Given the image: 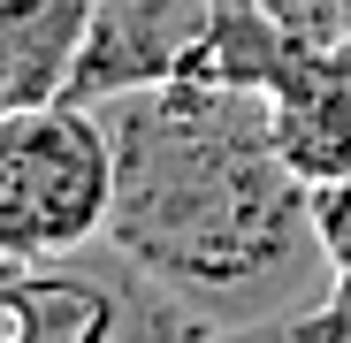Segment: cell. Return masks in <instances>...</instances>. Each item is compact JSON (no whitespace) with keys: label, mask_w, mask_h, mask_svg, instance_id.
Masks as SVG:
<instances>
[{"label":"cell","mask_w":351,"mask_h":343,"mask_svg":"<svg viewBox=\"0 0 351 343\" xmlns=\"http://www.w3.org/2000/svg\"><path fill=\"white\" fill-rule=\"evenodd\" d=\"M99 123L114 145L107 244L214 335L290 328L328 298L313 183L282 160L267 92L176 77L99 99Z\"/></svg>","instance_id":"obj_1"},{"label":"cell","mask_w":351,"mask_h":343,"mask_svg":"<svg viewBox=\"0 0 351 343\" xmlns=\"http://www.w3.org/2000/svg\"><path fill=\"white\" fill-rule=\"evenodd\" d=\"M114 214V145L99 107L38 99L0 123V252L53 259L107 237Z\"/></svg>","instance_id":"obj_2"},{"label":"cell","mask_w":351,"mask_h":343,"mask_svg":"<svg viewBox=\"0 0 351 343\" xmlns=\"http://www.w3.org/2000/svg\"><path fill=\"white\" fill-rule=\"evenodd\" d=\"M214 328L160 282L99 244L8 259L0 252V343H206Z\"/></svg>","instance_id":"obj_3"},{"label":"cell","mask_w":351,"mask_h":343,"mask_svg":"<svg viewBox=\"0 0 351 343\" xmlns=\"http://www.w3.org/2000/svg\"><path fill=\"white\" fill-rule=\"evenodd\" d=\"M214 16H221V0H99L69 99L99 107L114 92L199 77V53L214 38Z\"/></svg>","instance_id":"obj_4"},{"label":"cell","mask_w":351,"mask_h":343,"mask_svg":"<svg viewBox=\"0 0 351 343\" xmlns=\"http://www.w3.org/2000/svg\"><path fill=\"white\" fill-rule=\"evenodd\" d=\"M275 114V145L298 176L321 191L336 176H351V69L328 53H298L282 69V84L267 92Z\"/></svg>","instance_id":"obj_5"},{"label":"cell","mask_w":351,"mask_h":343,"mask_svg":"<svg viewBox=\"0 0 351 343\" xmlns=\"http://www.w3.org/2000/svg\"><path fill=\"white\" fill-rule=\"evenodd\" d=\"M99 0H0V99H69Z\"/></svg>","instance_id":"obj_6"},{"label":"cell","mask_w":351,"mask_h":343,"mask_svg":"<svg viewBox=\"0 0 351 343\" xmlns=\"http://www.w3.org/2000/svg\"><path fill=\"white\" fill-rule=\"evenodd\" d=\"M313 221H321V252H328V298L290 328L306 343H351V176L313 191Z\"/></svg>","instance_id":"obj_7"},{"label":"cell","mask_w":351,"mask_h":343,"mask_svg":"<svg viewBox=\"0 0 351 343\" xmlns=\"http://www.w3.org/2000/svg\"><path fill=\"white\" fill-rule=\"evenodd\" d=\"M267 16L298 38L306 53H328L336 46V31L351 23V0H267Z\"/></svg>","instance_id":"obj_8"},{"label":"cell","mask_w":351,"mask_h":343,"mask_svg":"<svg viewBox=\"0 0 351 343\" xmlns=\"http://www.w3.org/2000/svg\"><path fill=\"white\" fill-rule=\"evenodd\" d=\"M206 343H306L298 328H221V335H206Z\"/></svg>","instance_id":"obj_9"},{"label":"cell","mask_w":351,"mask_h":343,"mask_svg":"<svg viewBox=\"0 0 351 343\" xmlns=\"http://www.w3.org/2000/svg\"><path fill=\"white\" fill-rule=\"evenodd\" d=\"M0 123H8V99H0Z\"/></svg>","instance_id":"obj_10"}]
</instances>
